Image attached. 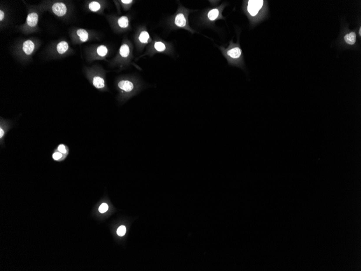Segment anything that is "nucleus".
<instances>
[{"label":"nucleus","mask_w":361,"mask_h":271,"mask_svg":"<svg viewBox=\"0 0 361 271\" xmlns=\"http://www.w3.org/2000/svg\"><path fill=\"white\" fill-rule=\"evenodd\" d=\"M264 4L262 0H250L248 1V11L252 16H255L258 13Z\"/></svg>","instance_id":"1"},{"label":"nucleus","mask_w":361,"mask_h":271,"mask_svg":"<svg viewBox=\"0 0 361 271\" xmlns=\"http://www.w3.org/2000/svg\"><path fill=\"white\" fill-rule=\"evenodd\" d=\"M52 11L56 15L63 16L66 14V6L62 2H57L52 5Z\"/></svg>","instance_id":"2"},{"label":"nucleus","mask_w":361,"mask_h":271,"mask_svg":"<svg viewBox=\"0 0 361 271\" xmlns=\"http://www.w3.org/2000/svg\"><path fill=\"white\" fill-rule=\"evenodd\" d=\"M118 86L121 90L125 92L132 91L134 89V84L132 82L128 80H122L119 82Z\"/></svg>","instance_id":"3"},{"label":"nucleus","mask_w":361,"mask_h":271,"mask_svg":"<svg viewBox=\"0 0 361 271\" xmlns=\"http://www.w3.org/2000/svg\"><path fill=\"white\" fill-rule=\"evenodd\" d=\"M38 14L36 13H31L29 14L27 18V23L28 26L34 27L36 26L38 22Z\"/></svg>","instance_id":"4"},{"label":"nucleus","mask_w":361,"mask_h":271,"mask_svg":"<svg viewBox=\"0 0 361 271\" xmlns=\"http://www.w3.org/2000/svg\"><path fill=\"white\" fill-rule=\"evenodd\" d=\"M35 48V44L31 40L26 41L23 44V51L27 55L32 53Z\"/></svg>","instance_id":"5"},{"label":"nucleus","mask_w":361,"mask_h":271,"mask_svg":"<svg viewBox=\"0 0 361 271\" xmlns=\"http://www.w3.org/2000/svg\"><path fill=\"white\" fill-rule=\"evenodd\" d=\"M175 24L178 27H184L186 26V18L183 14L180 13L176 15L175 19Z\"/></svg>","instance_id":"6"},{"label":"nucleus","mask_w":361,"mask_h":271,"mask_svg":"<svg viewBox=\"0 0 361 271\" xmlns=\"http://www.w3.org/2000/svg\"><path fill=\"white\" fill-rule=\"evenodd\" d=\"M242 54V51L239 47H234L227 52V54L232 59L239 58Z\"/></svg>","instance_id":"7"},{"label":"nucleus","mask_w":361,"mask_h":271,"mask_svg":"<svg viewBox=\"0 0 361 271\" xmlns=\"http://www.w3.org/2000/svg\"><path fill=\"white\" fill-rule=\"evenodd\" d=\"M93 85L97 89L103 88L105 86L104 80L103 78L100 77H94L92 81Z\"/></svg>","instance_id":"8"},{"label":"nucleus","mask_w":361,"mask_h":271,"mask_svg":"<svg viewBox=\"0 0 361 271\" xmlns=\"http://www.w3.org/2000/svg\"><path fill=\"white\" fill-rule=\"evenodd\" d=\"M344 40L348 44L353 45L355 44L356 40V35L355 33L351 32L348 33L344 37Z\"/></svg>","instance_id":"9"},{"label":"nucleus","mask_w":361,"mask_h":271,"mask_svg":"<svg viewBox=\"0 0 361 271\" xmlns=\"http://www.w3.org/2000/svg\"><path fill=\"white\" fill-rule=\"evenodd\" d=\"M69 48L68 44L66 41H61L59 44L57 45V51L58 53L61 54H63L66 53Z\"/></svg>","instance_id":"10"},{"label":"nucleus","mask_w":361,"mask_h":271,"mask_svg":"<svg viewBox=\"0 0 361 271\" xmlns=\"http://www.w3.org/2000/svg\"><path fill=\"white\" fill-rule=\"evenodd\" d=\"M77 34L82 42H86L89 37L88 33L85 29H80L77 31Z\"/></svg>","instance_id":"11"},{"label":"nucleus","mask_w":361,"mask_h":271,"mask_svg":"<svg viewBox=\"0 0 361 271\" xmlns=\"http://www.w3.org/2000/svg\"><path fill=\"white\" fill-rule=\"evenodd\" d=\"M120 54L123 58H127L130 54V49L127 44H123L120 49Z\"/></svg>","instance_id":"12"},{"label":"nucleus","mask_w":361,"mask_h":271,"mask_svg":"<svg viewBox=\"0 0 361 271\" xmlns=\"http://www.w3.org/2000/svg\"><path fill=\"white\" fill-rule=\"evenodd\" d=\"M118 25L122 28H125L129 26V20L126 16H122L118 20Z\"/></svg>","instance_id":"13"},{"label":"nucleus","mask_w":361,"mask_h":271,"mask_svg":"<svg viewBox=\"0 0 361 271\" xmlns=\"http://www.w3.org/2000/svg\"><path fill=\"white\" fill-rule=\"evenodd\" d=\"M150 38L149 34L147 31H143L141 33L140 36L139 37V39L141 43L142 44H147L148 41Z\"/></svg>","instance_id":"14"},{"label":"nucleus","mask_w":361,"mask_h":271,"mask_svg":"<svg viewBox=\"0 0 361 271\" xmlns=\"http://www.w3.org/2000/svg\"><path fill=\"white\" fill-rule=\"evenodd\" d=\"M219 13V11L218 9H213L209 11L208 17L210 21H214L218 17Z\"/></svg>","instance_id":"15"},{"label":"nucleus","mask_w":361,"mask_h":271,"mask_svg":"<svg viewBox=\"0 0 361 271\" xmlns=\"http://www.w3.org/2000/svg\"><path fill=\"white\" fill-rule=\"evenodd\" d=\"M89 8L91 11L95 12L99 11L101 8L100 4L95 1H93L90 2L89 4Z\"/></svg>","instance_id":"16"},{"label":"nucleus","mask_w":361,"mask_h":271,"mask_svg":"<svg viewBox=\"0 0 361 271\" xmlns=\"http://www.w3.org/2000/svg\"><path fill=\"white\" fill-rule=\"evenodd\" d=\"M97 53L99 56L103 57L107 55L108 53V49L105 46L101 45L97 49Z\"/></svg>","instance_id":"17"},{"label":"nucleus","mask_w":361,"mask_h":271,"mask_svg":"<svg viewBox=\"0 0 361 271\" xmlns=\"http://www.w3.org/2000/svg\"><path fill=\"white\" fill-rule=\"evenodd\" d=\"M154 47L157 51L161 52L166 50V45L161 41L156 42L154 44Z\"/></svg>","instance_id":"18"},{"label":"nucleus","mask_w":361,"mask_h":271,"mask_svg":"<svg viewBox=\"0 0 361 271\" xmlns=\"http://www.w3.org/2000/svg\"><path fill=\"white\" fill-rule=\"evenodd\" d=\"M126 233V228L125 226H121L120 227H118V230H117V234L120 237H122Z\"/></svg>","instance_id":"19"},{"label":"nucleus","mask_w":361,"mask_h":271,"mask_svg":"<svg viewBox=\"0 0 361 271\" xmlns=\"http://www.w3.org/2000/svg\"><path fill=\"white\" fill-rule=\"evenodd\" d=\"M108 209V206L106 203L102 204L100 206L99 209V212L101 213L106 212Z\"/></svg>","instance_id":"20"},{"label":"nucleus","mask_w":361,"mask_h":271,"mask_svg":"<svg viewBox=\"0 0 361 271\" xmlns=\"http://www.w3.org/2000/svg\"><path fill=\"white\" fill-rule=\"evenodd\" d=\"M62 157V153L60 152H56L52 155V158L55 160H58Z\"/></svg>","instance_id":"21"},{"label":"nucleus","mask_w":361,"mask_h":271,"mask_svg":"<svg viewBox=\"0 0 361 271\" xmlns=\"http://www.w3.org/2000/svg\"><path fill=\"white\" fill-rule=\"evenodd\" d=\"M58 150L59 151V152L62 153V154H65L66 153V147L64 145H59L58 146Z\"/></svg>","instance_id":"22"},{"label":"nucleus","mask_w":361,"mask_h":271,"mask_svg":"<svg viewBox=\"0 0 361 271\" xmlns=\"http://www.w3.org/2000/svg\"><path fill=\"white\" fill-rule=\"evenodd\" d=\"M121 2L122 3H123V4H131V3L133 2V1H132V0H130V1H127V0H122Z\"/></svg>","instance_id":"23"},{"label":"nucleus","mask_w":361,"mask_h":271,"mask_svg":"<svg viewBox=\"0 0 361 271\" xmlns=\"http://www.w3.org/2000/svg\"><path fill=\"white\" fill-rule=\"evenodd\" d=\"M4 136V131L2 129V128H0V138L2 139V137Z\"/></svg>","instance_id":"24"},{"label":"nucleus","mask_w":361,"mask_h":271,"mask_svg":"<svg viewBox=\"0 0 361 271\" xmlns=\"http://www.w3.org/2000/svg\"><path fill=\"white\" fill-rule=\"evenodd\" d=\"M4 18V13L2 11H0V20L2 21Z\"/></svg>","instance_id":"25"},{"label":"nucleus","mask_w":361,"mask_h":271,"mask_svg":"<svg viewBox=\"0 0 361 271\" xmlns=\"http://www.w3.org/2000/svg\"><path fill=\"white\" fill-rule=\"evenodd\" d=\"M360 35H361V28H360Z\"/></svg>","instance_id":"26"}]
</instances>
